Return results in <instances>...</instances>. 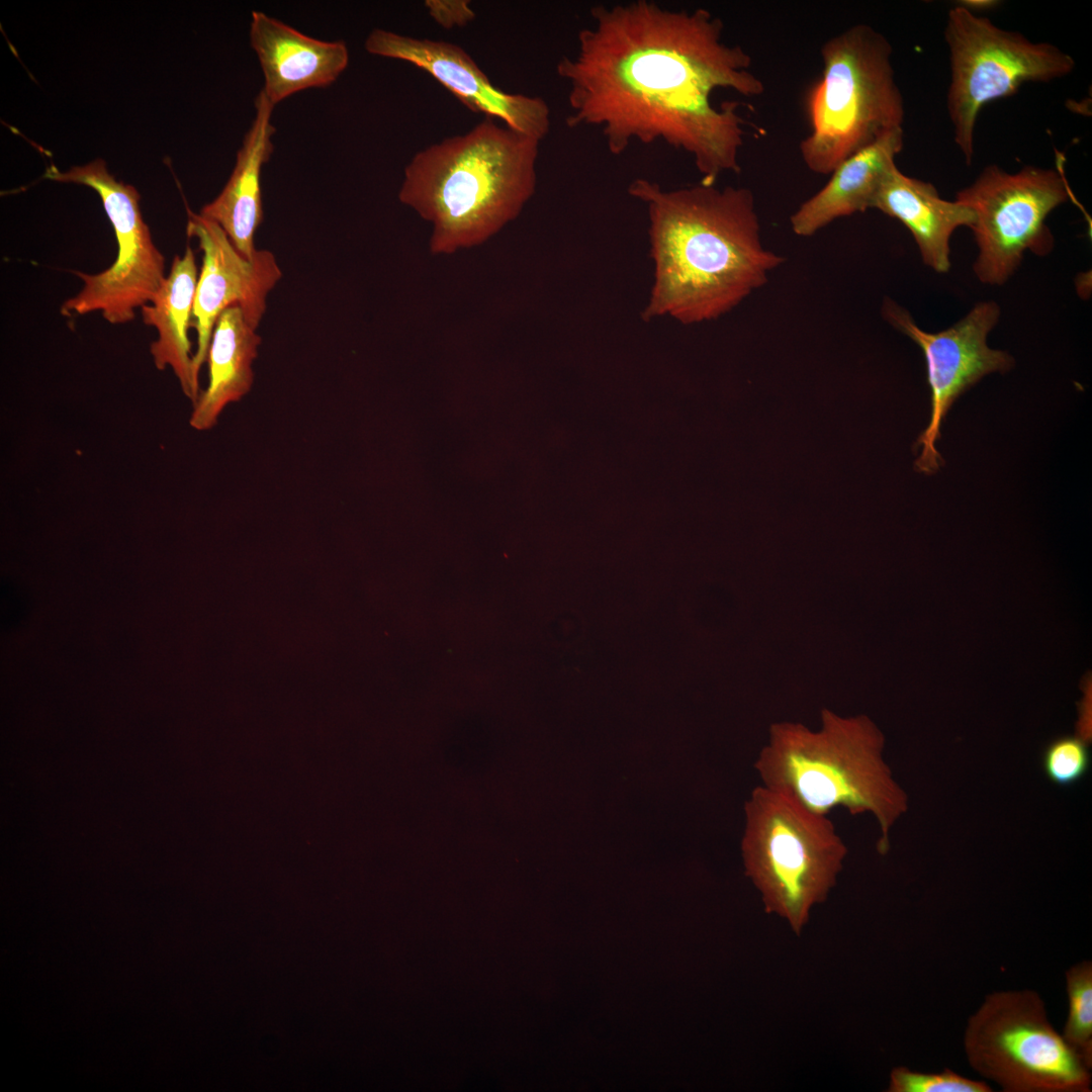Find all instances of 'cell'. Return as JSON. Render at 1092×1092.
<instances>
[{
	"label": "cell",
	"mask_w": 1092,
	"mask_h": 1092,
	"mask_svg": "<svg viewBox=\"0 0 1092 1092\" xmlns=\"http://www.w3.org/2000/svg\"><path fill=\"white\" fill-rule=\"evenodd\" d=\"M628 192L644 203L649 220L654 277L646 322L716 320L763 286L784 261L762 244L748 188L700 183L667 190L637 178Z\"/></svg>",
	"instance_id": "obj_2"
},
{
	"label": "cell",
	"mask_w": 1092,
	"mask_h": 1092,
	"mask_svg": "<svg viewBox=\"0 0 1092 1092\" xmlns=\"http://www.w3.org/2000/svg\"><path fill=\"white\" fill-rule=\"evenodd\" d=\"M883 313L893 327L921 348L925 357L931 413L927 427L915 443L921 450L914 467L931 475L943 465L936 442L953 402L985 375L1007 372L1014 365L1007 352L987 345V336L999 320L1000 308L993 301L981 302L964 318L938 333L921 330L907 310L890 299H886Z\"/></svg>",
	"instance_id": "obj_11"
},
{
	"label": "cell",
	"mask_w": 1092,
	"mask_h": 1092,
	"mask_svg": "<svg viewBox=\"0 0 1092 1092\" xmlns=\"http://www.w3.org/2000/svg\"><path fill=\"white\" fill-rule=\"evenodd\" d=\"M1070 197L1063 174L1026 166L1009 173L987 166L956 201L975 215L971 226L979 248L974 270L980 281L999 285L1019 266L1026 250L1043 256L1054 245L1045 218Z\"/></svg>",
	"instance_id": "obj_10"
},
{
	"label": "cell",
	"mask_w": 1092,
	"mask_h": 1092,
	"mask_svg": "<svg viewBox=\"0 0 1092 1092\" xmlns=\"http://www.w3.org/2000/svg\"><path fill=\"white\" fill-rule=\"evenodd\" d=\"M1078 734L1087 743L1091 740V680L1085 679L1084 696L1079 706Z\"/></svg>",
	"instance_id": "obj_24"
},
{
	"label": "cell",
	"mask_w": 1092,
	"mask_h": 1092,
	"mask_svg": "<svg viewBox=\"0 0 1092 1092\" xmlns=\"http://www.w3.org/2000/svg\"><path fill=\"white\" fill-rule=\"evenodd\" d=\"M741 848L745 874L764 911L800 934L811 909L826 901L843 869L847 847L828 816L807 811L763 786L744 806Z\"/></svg>",
	"instance_id": "obj_6"
},
{
	"label": "cell",
	"mask_w": 1092,
	"mask_h": 1092,
	"mask_svg": "<svg viewBox=\"0 0 1092 1092\" xmlns=\"http://www.w3.org/2000/svg\"><path fill=\"white\" fill-rule=\"evenodd\" d=\"M425 7L434 21L446 29L465 26L475 18L467 0H427Z\"/></svg>",
	"instance_id": "obj_23"
},
{
	"label": "cell",
	"mask_w": 1092,
	"mask_h": 1092,
	"mask_svg": "<svg viewBox=\"0 0 1092 1092\" xmlns=\"http://www.w3.org/2000/svg\"><path fill=\"white\" fill-rule=\"evenodd\" d=\"M1090 762L1088 743L1079 736L1072 735L1054 739L1046 745L1041 756L1045 777L1062 787L1079 783L1087 775Z\"/></svg>",
	"instance_id": "obj_21"
},
{
	"label": "cell",
	"mask_w": 1092,
	"mask_h": 1092,
	"mask_svg": "<svg viewBox=\"0 0 1092 1092\" xmlns=\"http://www.w3.org/2000/svg\"><path fill=\"white\" fill-rule=\"evenodd\" d=\"M903 144V127L896 128L840 163L828 182L791 215L794 234L810 237L835 219L872 208Z\"/></svg>",
	"instance_id": "obj_16"
},
{
	"label": "cell",
	"mask_w": 1092,
	"mask_h": 1092,
	"mask_svg": "<svg viewBox=\"0 0 1092 1092\" xmlns=\"http://www.w3.org/2000/svg\"><path fill=\"white\" fill-rule=\"evenodd\" d=\"M369 54L413 64L430 74L474 112L497 118L525 135L542 141L550 129V109L540 97L496 88L459 46L375 28L365 40Z\"/></svg>",
	"instance_id": "obj_13"
},
{
	"label": "cell",
	"mask_w": 1092,
	"mask_h": 1092,
	"mask_svg": "<svg viewBox=\"0 0 1092 1092\" xmlns=\"http://www.w3.org/2000/svg\"><path fill=\"white\" fill-rule=\"evenodd\" d=\"M872 208L900 220L912 234L923 262L936 272L950 267L949 240L960 226H972L971 208L939 197L929 182L903 174L893 166L884 177Z\"/></svg>",
	"instance_id": "obj_17"
},
{
	"label": "cell",
	"mask_w": 1092,
	"mask_h": 1092,
	"mask_svg": "<svg viewBox=\"0 0 1092 1092\" xmlns=\"http://www.w3.org/2000/svg\"><path fill=\"white\" fill-rule=\"evenodd\" d=\"M823 71L810 88L809 134L800 144L803 162L827 175L845 159L886 133L903 127L904 100L892 66V47L881 32L856 24L821 48Z\"/></svg>",
	"instance_id": "obj_5"
},
{
	"label": "cell",
	"mask_w": 1092,
	"mask_h": 1092,
	"mask_svg": "<svg viewBox=\"0 0 1092 1092\" xmlns=\"http://www.w3.org/2000/svg\"><path fill=\"white\" fill-rule=\"evenodd\" d=\"M959 5L967 8V9H969L971 11H974L975 9L983 10V9L992 8L993 6L998 5V2L993 1V0H966V1H961Z\"/></svg>",
	"instance_id": "obj_25"
},
{
	"label": "cell",
	"mask_w": 1092,
	"mask_h": 1092,
	"mask_svg": "<svg viewBox=\"0 0 1092 1092\" xmlns=\"http://www.w3.org/2000/svg\"><path fill=\"white\" fill-rule=\"evenodd\" d=\"M539 144L486 117L412 158L398 199L431 223L432 254L481 245L519 216L535 193Z\"/></svg>",
	"instance_id": "obj_3"
},
{
	"label": "cell",
	"mask_w": 1092,
	"mask_h": 1092,
	"mask_svg": "<svg viewBox=\"0 0 1092 1092\" xmlns=\"http://www.w3.org/2000/svg\"><path fill=\"white\" fill-rule=\"evenodd\" d=\"M187 235L197 240L203 253L197 279L191 327L197 333L193 364L196 374L207 359L212 332L221 312L239 305L247 322L257 330L266 310L268 293L282 272L274 255L257 250L252 259L241 255L224 231L214 221L188 210Z\"/></svg>",
	"instance_id": "obj_12"
},
{
	"label": "cell",
	"mask_w": 1092,
	"mask_h": 1092,
	"mask_svg": "<svg viewBox=\"0 0 1092 1092\" xmlns=\"http://www.w3.org/2000/svg\"><path fill=\"white\" fill-rule=\"evenodd\" d=\"M261 337L239 305L225 308L216 321L207 354L208 385L193 404L190 426L197 431L213 428L228 404L241 400L251 389L253 361Z\"/></svg>",
	"instance_id": "obj_19"
},
{
	"label": "cell",
	"mask_w": 1092,
	"mask_h": 1092,
	"mask_svg": "<svg viewBox=\"0 0 1092 1092\" xmlns=\"http://www.w3.org/2000/svg\"><path fill=\"white\" fill-rule=\"evenodd\" d=\"M44 177L62 183L88 186L99 195L118 245L115 261L104 271L74 272L81 290L61 306L66 316L99 311L109 324L131 322L136 309L150 303L163 286L165 258L153 242L140 208V194L130 184L111 175L103 160L60 171L51 166Z\"/></svg>",
	"instance_id": "obj_9"
},
{
	"label": "cell",
	"mask_w": 1092,
	"mask_h": 1092,
	"mask_svg": "<svg viewBox=\"0 0 1092 1092\" xmlns=\"http://www.w3.org/2000/svg\"><path fill=\"white\" fill-rule=\"evenodd\" d=\"M249 35L264 76L262 91L274 106L301 90L331 85L349 63L343 40L310 37L264 12L253 11Z\"/></svg>",
	"instance_id": "obj_14"
},
{
	"label": "cell",
	"mask_w": 1092,
	"mask_h": 1092,
	"mask_svg": "<svg viewBox=\"0 0 1092 1092\" xmlns=\"http://www.w3.org/2000/svg\"><path fill=\"white\" fill-rule=\"evenodd\" d=\"M944 37L950 66L947 111L968 165L977 118L987 103L1016 93L1023 83L1050 82L1075 68L1074 59L1058 47L1002 29L959 4L948 11Z\"/></svg>",
	"instance_id": "obj_8"
},
{
	"label": "cell",
	"mask_w": 1092,
	"mask_h": 1092,
	"mask_svg": "<svg viewBox=\"0 0 1092 1092\" xmlns=\"http://www.w3.org/2000/svg\"><path fill=\"white\" fill-rule=\"evenodd\" d=\"M884 746L883 733L868 716L823 709L817 731L797 722L772 723L754 767L761 786L811 813H871L880 827L877 850L885 855L891 828L908 810V796L883 758Z\"/></svg>",
	"instance_id": "obj_4"
},
{
	"label": "cell",
	"mask_w": 1092,
	"mask_h": 1092,
	"mask_svg": "<svg viewBox=\"0 0 1092 1092\" xmlns=\"http://www.w3.org/2000/svg\"><path fill=\"white\" fill-rule=\"evenodd\" d=\"M1068 1016L1061 1032L1069 1048L1092 1070V962L1083 960L1065 972Z\"/></svg>",
	"instance_id": "obj_20"
},
{
	"label": "cell",
	"mask_w": 1092,
	"mask_h": 1092,
	"mask_svg": "<svg viewBox=\"0 0 1092 1092\" xmlns=\"http://www.w3.org/2000/svg\"><path fill=\"white\" fill-rule=\"evenodd\" d=\"M273 108L261 91L255 100V118L237 154L230 179L221 192L200 211L202 216L216 222L236 250L248 259L257 252L255 233L263 219L260 177L263 165L273 152Z\"/></svg>",
	"instance_id": "obj_15"
},
{
	"label": "cell",
	"mask_w": 1092,
	"mask_h": 1092,
	"mask_svg": "<svg viewBox=\"0 0 1092 1092\" xmlns=\"http://www.w3.org/2000/svg\"><path fill=\"white\" fill-rule=\"evenodd\" d=\"M888 1092H991L986 1081L973 1080L950 1069L938 1073L895 1067L890 1073Z\"/></svg>",
	"instance_id": "obj_22"
},
{
	"label": "cell",
	"mask_w": 1092,
	"mask_h": 1092,
	"mask_svg": "<svg viewBox=\"0 0 1092 1092\" xmlns=\"http://www.w3.org/2000/svg\"><path fill=\"white\" fill-rule=\"evenodd\" d=\"M969 1066L1004 1092H1091L1092 1070L1052 1024L1031 989L987 994L967 1020Z\"/></svg>",
	"instance_id": "obj_7"
},
{
	"label": "cell",
	"mask_w": 1092,
	"mask_h": 1092,
	"mask_svg": "<svg viewBox=\"0 0 1092 1092\" xmlns=\"http://www.w3.org/2000/svg\"><path fill=\"white\" fill-rule=\"evenodd\" d=\"M197 279L194 252L187 247L183 256L174 257L169 274L154 299L141 307L144 323L158 333V338L150 345L155 367L158 370L171 368L184 395L193 404L201 393L188 339Z\"/></svg>",
	"instance_id": "obj_18"
},
{
	"label": "cell",
	"mask_w": 1092,
	"mask_h": 1092,
	"mask_svg": "<svg viewBox=\"0 0 1092 1092\" xmlns=\"http://www.w3.org/2000/svg\"><path fill=\"white\" fill-rule=\"evenodd\" d=\"M590 18L575 55L556 67L569 86L567 125L600 128L615 156L635 142H664L691 156L706 185L739 173L743 120L736 103L718 109L711 96L719 88L759 96L764 85L749 55L724 40L722 20L648 0L599 4Z\"/></svg>",
	"instance_id": "obj_1"
}]
</instances>
